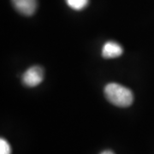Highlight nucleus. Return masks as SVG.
<instances>
[{"label":"nucleus","mask_w":154,"mask_h":154,"mask_svg":"<svg viewBox=\"0 0 154 154\" xmlns=\"http://www.w3.org/2000/svg\"><path fill=\"white\" fill-rule=\"evenodd\" d=\"M106 99L118 107H128L132 105L134 95L131 90L117 83H109L105 88Z\"/></svg>","instance_id":"obj_1"},{"label":"nucleus","mask_w":154,"mask_h":154,"mask_svg":"<svg viewBox=\"0 0 154 154\" xmlns=\"http://www.w3.org/2000/svg\"><path fill=\"white\" fill-rule=\"evenodd\" d=\"M44 79V70L39 66L29 68L22 76V82L28 87H36L42 82Z\"/></svg>","instance_id":"obj_2"},{"label":"nucleus","mask_w":154,"mask_h":154,"mask_svg":"<svg viewBox=\"0 0 154 154\" xmlns=\"http://www.w3.org/2000/svg\"><path fill=\"white\" fill-rule=\"evenodd\" d=\"M11 2L15 9L23 16H33L37 9V0H11Z\"/></svg>","instance_id":"obj_3"},{"label":"nucleus","mask_w":154,"mask_h":154,"mask_svg":"<svg viewBox=\"0 0 154 154\" xmlns=\"http://www.w3.org/2000/svg\"><path fill=\"white\" fill-rule=\"evenodd\" d=\"M122 54V48L114 41L106 42L102 49V56L105 58H115Z\"/></svg>","instance_id":"obj_4"},{"label":"nucleus","mask_w":154,"mask_h":154,"mask_svg":"<svg viewBox=\"0 0 154 154\" xmlns=\"http://www.w3.org/2000/svg\"><path fill=\"white\" fill-rule=\"evenodd\" d=\"M68 5L73 10L81 11L88 5V0H66Z\"/></svg>","instance_id":"obj_5"},{"label":"nucleus","mask_w":154,"mask_h":154,"mask_svg":"<svg viewBox=\"0 0 154 154\" xmlns=\"http://www.w3.org/2000/svg\"><path fill=\"white\" fill-rule=\"evenodd\" d=\"M0 154H11V146L5 139L0 140Z\"/></svg>","instance_id":"obj_6"},{"label":"nucleus","mask_w":154,"mask_h":154,"mask_svg":"<svg viewBox=\"0 0 154 154\" xmlns=\"http://www.w3.org/2000/svg\"><path fill=\"white\" fill-rule=\"evenodd\" d=\"M100 154H115L113 152H111V151H104L103 152H101Z\"/></svg>","instance_id":"obj_7"}]
</instances>
